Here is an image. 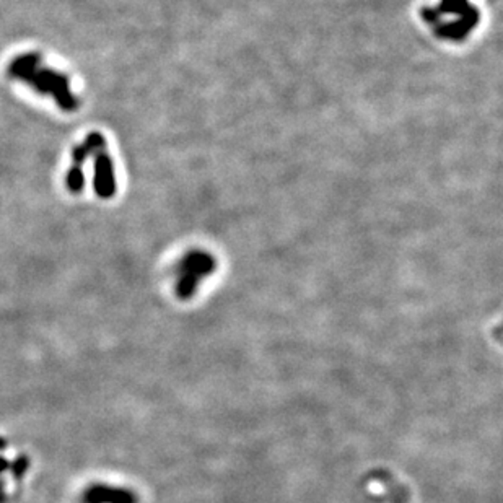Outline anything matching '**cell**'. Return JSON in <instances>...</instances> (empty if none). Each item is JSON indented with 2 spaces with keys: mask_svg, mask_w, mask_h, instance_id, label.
Listing matches in <instances>:
<instances>
[{
  "mask_svg": "<svg viewBox=\"0 0 503 503\" xmlns=\"http://www.w3.org/2000/svg\"><path fill=\"white\" fill-rule=\"evenodd\" d=\"M7 73L15 80L31 86L36 93L51 96L66 113H73L80 106V100L72 91L71 78L67 73L46 66L39 53H23L13 57L7 67Z\"/></svg>",
  "mask_w": 503,
  "mask_h": 503,
  "instance_id": "1",
  "label": "cell"
},
{
  "mask_svg": "<svg viewBox=\"0 0 503 503\" xmlns=\"http://www.w3.org/2000/svg\"><path fill=\"white\" fill-rule=\"evenodd\" d=\"M215 271V259L209 253L191 251L183 256L176 267L174 290L181 300H189L199 289L201 280L207 279Z\"/></svg>",
  "mask_w": 503,
  "mask_h": 503,
  "instance_id": "2",
  "label": "cell"
},
{
  "mask_svg": "<svg viewBox=\"0 0 503 503\" xmlns=\"http://www.w3.org/2000/svg\"><path fill=\"white\" fill-rule=\"evenodd\" d=\"M91 140V156H93V188L100 199H111L118 189L116 170L113 156L109 155L106 138L100 132L89 134Z\"/></svg>",
  "mask_w": 503,
  "mask_h": 503,
  "instance_id": "3",
  "label": "cell"
},
{
  "mask_svg": "<svg viewBox=\"0 0 503 503\" xmlns=\"http://www.w3.org/2000/svg\"><path fill=\"white\" fill-rule=\"evenodd\" d=\"M89 156H91V140L90 137L86 136L85 140L82 144L72 149V165L68 168L66 184L68 191L73 194H78L83 191L85 188V173H83V165Z\"/></svg>",
  "mask_w": 503,
  "mask_h": 503,
  "instance_id": "4",
  "label": "cell"
},
{
  "mask_svg": "<svg viewBox=\"0 0 503 503\" xmlns=\"http://www.w3.org/2000/svg\"><path fill=\"white\" fill-rule=\"evenodd\" d=\"M90 503H136V495L131 491H124V488L116 487H106L100 486L95 487L93 491L89 493Z\"/></svg>",
  "mask_w": 503,
  "mask_h": 503,
  "instance_id": "5",
  "label": "cell"
}]
</instances>
